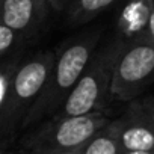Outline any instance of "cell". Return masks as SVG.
<instances>
[{
	"instance_id": "cell-1",
	"label": "cell",
	"mask_w": 154,
	"mask_h": 154,
	"mask_svg": "<svg viewBox=\"0 0 154 154\" xmlns=\"http://www.w3.org/2000/svg\"><path fill=\"white\" fill-rule=\"evenodd\" d=\"M97 42L98 33L91 32L69 41L56 54V62L48 77V82L23 121V131L39 125L44 119L51 118L62 107L79 82L80 75L89 65Z\"/></svg>"
},
{
	"instance_id": "cell-2",
	"label": "cell",
	"mask_w": 154,
	"mask_h": 154,
	"mask_svg": "<svg viewBox=\"0 0 154 154\" xmlns=\"http://www.w3.org/2000/svg\"><path fill=\"white\" fill-rule=\"evenodd\" d=\"M54 62L56 53L48 50L21 62L9 97L0 103V136L3 149L11 146L17 133L21 131L23 121L42 94Z\"/></svg>"
},
{
	"instance_id": "cell-3",
	"label": "cell",
	"mask_w": 154,
	"mask_h": 154,
	"mask_svg": "<svg viewBox=\"0 0 154 154\" xmlns=\"http://www.w3.org/2000/svg\"><path fill=\"white\" fill-rule=\"evenodd\" d=\"M127 42L116 36L112 42L94 53L85 72L62 104V107L51 118H65L75 115H86L107 107V97L110 95L115 65Z\"/></svg>"
},
{
	"instance_id": "cell-4",
	"label": "cell",
	"mask_w": 154,
	"mask_h": 154,
	"mask_svg": "<svg viewBox=\"0 0 154 154\" xmlns=\"http://www.w3.org/2000/svg\"><path fill=\"white\" fill-rule=\"evenodd\" d=\"M112 121L110 110L103 109L86 115L48 118L27 133L20 143L23 151H63L86 145Z\"/></svg>"
},
{
	"instance_id": "cell-5",
	"label": "cell",
	"mask_w": 154,
	"mask_h": 154,
	"mask_svg": "<svg viewBox=\"0 0 154 154\" xmlns=\"http://www.w3.org/2000/svg\"><path fill=\"white\" fill-rule=\"evenodd\" d=\"M154 82V44L148 41L127 44L116 60L110 98L133 101Z\"/></svg>"
},
{
	"instance_id": "cell-6",
	"label": "cell",
	"mask_w": 154,
	"mask_h": 154,
	"mask_svg": "<svg viewBox=\"0 0 154 154\" xmlns=\"http://www.w3.org/2000/svg\"><path fill=\"white\" fill-rule=\"evenodd\" d=\"M118 122L122 151L154 149V112L146 100H133Z\"/></svg>"
},
{
	"instance_id": "cell-7",
	"label": "cell",
	"mask_w": 154,
	"mask_h": 154,
	"mask_svg": "<svg viewBox=\"0 0 154 154\" xmlns=\"http://www.w3.org/2000/svg\"><path fill=\"white\" fill-rule=\"evenodd\" d=\"M48 11L47 0H2V23L29 39L44 27Z\"/></svg>"
},
{
	"instance_id": "cell-8",
	"label": "cell",
	"mask_w": 154,
	"mask_h": 154,
	"mask_svg": "<svg viewBox=\"0 0 154 154\" xmlns=\"http://www.w3.org/2000/svg\"><path fill=\"white\" fill-rule=\"evenodd\" d=\"M116 15V30L127 44L143 41L148 21L154 11V0H121Z\"/></svg>"
},
{
	"instance_id": "cell-9",
	"label": "cell",
	"mask_w": 154,
	"mask_h": 154,
	"mask_svg": "<svg viewBox=\"0 0 154 154\" xmlns=\"http://www.w3.org/2000/svg\"><path fill=\"white\" fill-rule=\"evenodd\" d=\"M121 151L118 118L103 127L83 148V154H121Z\"/></svg>"
},
{
	"instance_id": "cell-10",
	"label": "cell",
	"mask_w": 154,
	"mask_h": 154,
	"mask_svg": "<svg viewBox=\"0 0 154 154\" xmlns=\"http://www.w3.org/2000/svg\"><path fill=\"white\" fill-rule=\"evenodd\" d=\"M118 2L119 0H74L65 12L66 21L69 26L85 24Z\"/></svg>"
},
{
	"instance_id": "cell-11",
	"label": "cell",
	"mask_w": 154,
	"mask_h": 154,
	"mask_svg": "<svg viewBox=\"0 0 154 154\" xmlns=\"http://www.w3.org/2000/svg\"><path fill=\"white\" fill-rule=\"evenodd\" d=\"M26 44V38H23L18 32L11 29L8 24H0V57L2 62L23 51Z\"/></svg>"
},
{
	"instance_id": "cell-12",
	"label": "cell",
	"mask_w": 154,
	"mask_h": 154,
	"mask_svg": "<svg viewBox=\"0 0 154 154\" xmlns=\"http://www.w3.org/2000/svg\"><path fill=\"white\" fill-rule=\"evenodd\" d=\"M83 146L74 148V149H63V151H23L18 148V154H83Z\"/></svg>"
},
{
	"instance_id": "cell-13",
	"label": "cell",
	"mask_w": 154,
	"mask_h": 154,
	"mask_svg": "<svg viewBox=\"0 0 154 154\" xmlns=\"http://www.w3.org/2000/svg\"><path fill=\"white\" fill-rule=\"evenodd\" d=\"M47 2H48L51 11H54V12H66L74 0H47Z\"/></svg>"
},
{
	"instance_id": "cell-14",
	"label": "cell",
	"mask_w": 154,
	"mask_h": 154,
	"mask_svg": "<svg viewBox=\"0 0 154 154\" xmlns=\"http://www.w3.org/2000/svg\"><path fill=\"white\" fill-rule=\"evenodd\" d=\"M143 41H148V42H152V44H154V11H152V14H151L149 21H148V27H146Z\"/></svg>"
},
{
	"instance_id": "cell-15",
	"label": "cell",
	"mask_w": 154,
	"mask_h": 154,
	"mask_svg": "<svg viewBox=\"0 0 154 154\" xmlns=\"http://www.w3.org/2000/svg\"><path fill=\"white\" fill-rule=\"evenodd\" d=\"M121 154H154V149H148V151H121Z\"/></svg>"
},
{
	"instance_id": "cell-16",
	"label": "cell",
	"mask_w": 154,
	"mask_h": 154,
	"mask_svg": "<svg viewBox=\"0 0 154 154\" xmlns=\"http://www.w3.org/2000/svg\"><path fill=\"white\" fill-rule=\"evenodd\" d=\"M146 101H148V104H149L151 110L154 112V97H151V98H146Z\"/></svg>"
},
{
	"instance_id": "cell-17",
	"label": "cell",
	"mask_w": 154,
	"mask_h": 154,
	"mask_svg": "<svg viewBox=\"0 0 154 154\" xmlns=\"http://www.w3.org/2000/svg\"><path fill=\"white\" fill-rule=\"evenodd\" d=\"M0 2H2V0H0Z\"/></svg>"
},
{
	"instance_id": "cell-18",
	"label": "cell",
	"mask_w": 154,
	"mask_h": 154,
	"mask_svg": "<svg viewBox=\"0 0 154 154\" xmlns=\"http://www.w3.org/2000/svg\"><path fill=\"white\" fill-rule=\"evenodd\" d=\"M11 154H12V152H11Z\"/></svg>"
}]
</instances>
